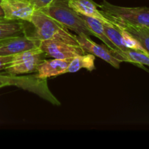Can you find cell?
<instances>
[{
  "label": "cell",
  "instance_id": "cell-3",
  "mask_svg": "<svg viewBox=\"0 0 149 149\" xmlns=\"http://www.w3.org/2000/svg\"><path fill=\"white\" fill-rule=\"evenodd\" d=\"M98 7L110 21L116 20L133 26L149 28V7H121L106 0L98 4Z\"/></svg>",
  "mask_w": 149,
  "mask_h": 149
},
{
  "label": "cell",
  "instance_id": "cell-4",
  "mask_svg": "<svg viewBox=\"0 0 149 149\" xmlns=\"http://www.w3.org/2000/svg\"><path fill=\"white\" fill-rule=\"evenodd\" d=\"M47 57L46 54L39 47L23 51L13 55L11 62L6 65L4 70L5 73L11 76L34 73L38 65Z\"/></svg>",
  "mask_w": 149,
  "mask_h": 149
},
{
  "label": "cell",
  "instance_id": "cell-15",
  "mask_svg": "<svg viewBox=\"0 0 149 149\" xmlns=\"http://www.w3.org/2000/svg\"><path fill=\"white\" fill-rule=\"evenodd\" d=\"M95 56L90 53L79 55L73 58L68 68L65 69V74L67 73H75L81 68H85L89 71H93L95 69Z\"/></svg>",
  "mask_w": 149,
  "mask_h": 149
},
{
  "label": "cell",
  "instance_id": "cell-12",
  "mask_svg": "<svg viewBox=\"0 0 149 149\" xmlns=\"http://www.w3.org/2000/svg\"><path fill=\"white\" fill-rule=\"evenodd\" d=\"M112 23L130 34L149 54V28L133 26L121 21L111 20Z\"/></svg>",
  "mask_w": 149,
  "mask_h": 149
},
{
  "label": "cell",
  "instance_id": "cell-11",
  "mask_svg": "<svg viewBox=\"0 0 149 149\" xmlns=\"http://www.w3.org/2000/svg\"><path fill=\"white\" fill-rule=\"evenodd\" d=\"M68 5L79 14L93 17L103 23H112L100 10L93 0H68Z\"/></svg>",
  "mask_w": 149,
  "mask_h": 149
},
{
  "label": "cell",
  "instance_id": "cell-20",
  "mask_svg": "<svg viewBox=\"0 0 149 149\" xmlns=\"http://www.w3.org/2000/svg\"><path fill=\"white\" fill-rule=\"evenodd\" d=\"M7 86H10V84H9L7 81H4L0 80V88H2L4 87H7Z\"/></svg>",
  "mask_w": 149,
  "mask_h": 149
},
{
  "label": "cell",
  "instance_id": "cell-21",
  "mask_svg": "<svg viewBox=\"0 0 149 149\" xmlns=\"http://www.w3.org/2000/svg\"><path fill=\"white\" fill-rule=\"evenodd\" d=\"M0 1H1V0H0ZM3 19H5V18H4V13H3L2 8H1V4H0V20H3Z\"/></svg>",
  "mask_w": 149,
  "mask_h": 149
},
{
  "label": "cell",
  "instance_id": "cell-14",
  "mask_svg": "<svg viewBox=\"0 0 149 149\" xmlns=\"http://www.w3.org/2000/svg\"><path fill=\"white\" fill-rule=\"evenodd\" d=\"M79 15L85 21V23H87V25L90 28V30L94 33V36L100 39L106 45V46L108 48L111 49L112 52H120V49L116 47L106 35L102 22H100L97 19L94 18V17H90V16H87L81 14H79Z\"/></svg>",
  "mask_w": 149,
  "mask_h": 149
},
{
  "label": "cell",
  "instance_id": "cell-1",
  "mask_svg": "<svg viewBox=\"0 0 149 149\" xmlns=\"http://www.w3.org/2000/svg\"><path fill=\"white\" fill-rule=\"evenodd\" d=\"M30 23L34 30L32 36L39 40L52 39L69 45H79L75 35L70 33L66 27L45 14L42 10H35Z\"/></svg>",
  "mask_w": 149,
  "mask_h": 149
},
{
  "label": "cell",
  "instance_id": "cell-9",
  "mask_svg": "<svg viewBox=\"0 0 149 149\" xmlns=\"http://www.w3.org/2000/svg\"><path fill=\"white\" fill-rule=\"evenodd\" d=\"M40 41L30 35L0 40V56L14 55L19 52L39 47Z\"/></svg>",
  "mask_w": 149,
  "mask_h": 149
},
{
  "label": "cell",
  "instance_id": "cell-5",
  "mask_svg": "<svg viewBox=\"0 0 149 149\" xmlns=\"http://www.w3.org/2000/svg\"><path fill=\"white\" fill-rule=\"evenodd\" d=\"M0 80L7 81L10 84V86H16L23 90L34 93L35 94L39 95V96L55 105L59 103L58 99L52 95L48 88L47 79H40L36 78L35 75L28 76V77H17V76H11L7 73L5 74L0 73Z\"/></svg>",
  "mask_w": 149,
  "mask_h": 149
},
{
  "label": "cell",
  "instance_id": "cell-18",
  "mask_svg": "<svg viewBox=\"0 0 149 149\" xmlns=\"http://www.w3.org/2000/svg\"><path fill=\"white\" fill-rule=\"evenodd\" d=\"M33 4L35 10H42L49 4H50L53 0H30Z\"/></svg>",
  "mask_w": 149,
  "mask_h": 149
},
{
  "label": "cell",
  "instance_id": "cell-6",
  "mask_svg": "<svg viewBox=\"0 0 149 149\" xmlns=\"http://www.w3.org/2000/svg\"><path fill=\"white\" fill-rule=\"evenodd\" d=\"M39 48L47 56L56 59L74 58L86 53L79 45H73L61 41L46 39L41 40Z\"/></svg>",
  "mask_w": 149,
  "mask_h": 149
},
{
  "label": "cell",
  "instance_id": "cell-2",
  "mask_svg": "<svg viewBox=\"0 0 149 149\" xmlns=\"http://www.w3.org/2000/svg\"><path fill=\"white\" fill-rule=\"evenodd\" d=\"M40 10L77 34L84 33L89 36H94V33L79 14L70 7L68 0H53L46 7Z\"/></svg>",
  "mask_w": 149,
  "mask_h": 149
},
{
  "label": "cell",
  "instance_id": "cell-19",
  "mask_svg": "<svg viewBox=\"0 0 149 149\" xmlns=\"http://www.w3.org/2000/svg\"><path fill=\"white\" fill-rule=\"evenodd\" d=\"M13 55L9 56H0V71L5 68L6 65L11 62Z\"/></svg>",
  "mask_w": 149,
  "mask_h": 149
},
{
  "label": "cell",
  "instance_id": "cell-13",
  "mask_svg": "<svg viewBox=\"0 0 149 149\" xmlns=\"http://www.w3.org/2000/svg\"><path fill=\"white\" fill-rule=\"evenodd\" d=\"M26 21L0 20V40L28 35Z\"/></svg>",
  "mask_w": 149,
  "mask_h": 149
},
{
  "label": "cell",
  "instance_id": "cell-8",
  "mask_svg": "<svg viewBox=\"0 0 149 149\" xmlns=\"http://www.w3.org/2000/svg\"><path fill=\"white\" fill-rule=\"evenodd\" d=\"M79 45L83 49L86 53H90L94 56L100 58L103 61L110 64L115 68H119L121 62L119 59L114 57L111 49L108 48L106 45H98L93 42L90 36L84 33L75 35Z\"/></svg>",
  "mask_w": 149,
  "mask_h": 149
},
{
  "label": "cell",
  "instance_id": "cell-17",
  "mask_svg": "<svg viewBox=\"0 0 149 149\" xmlns=\"http://www.w3.org/2000/svg\"><path fill=\"white\" fill-rule=\"evenodd\" d=\"M103 26L107 37L116 47L119 48L121 51L127 50L128 49L125 47L124 43L122 31L119 28L116 27L113 23H103Z\"/></svg>",
  "mask_w": 149,
  "mask_h": 149
},
{
  "label": "cell",
  "instance_id": "cell-10",
  "mask_svg": "<svg viewBox=\"0 0 149 149\" xmlns=\"http://www.w3.org/2000/svg\"><path fill=\"white\" fill-rule=\"evenodd\" d=\"M73 58L56 59L52 58L42 61L37 67L35 77L40 79H47L49 77H57L65 74V71Z\"/></svg>",
  "mask_w": 149,
  "mask_h": 149
},
{
  "label": "cell",
  "instance_id": "cell-7",
  "mask_svg": "<svg viewBox=\"0 0 149 149\" xmlns=\"http://www.w3.org/2000/svg\"><path fill=\"white\" fill-rule=\"evenodd\" d=\"M0 4L7 20L30 23L36 10L30 0H1Z\"/></svg>",
  "mask_w": 149,
  "mask_h": 149
},
{
  "label": "cell",
  "instance_id": "cell-16",
  "mask_svg": "<svg viewBox=\"0 0 149 149\" xmlns=\"http://www.w3.org/2000/svg\"><path fill=\"white\" fill-rule=\"evenodd\" d=\"M119 53L125 62L131 63L142 68H144V65L149 66V54L145 51L128 49L126 51H120Z\"/></svg>",
  "mask_w": 149,
  "mask_h": 149
}]
</instances>
